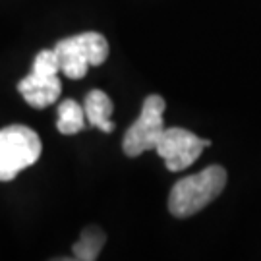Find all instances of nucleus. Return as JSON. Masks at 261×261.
Returning <instances> with one entry per match:
<instances>
[{
    "instance_id": "f257e3e1",
    "label": "nucleus",
    "mask_w": 261,
    "mask_h": 261,
    "mask_svg": "<svg viewBox=\"0 0 261 261\" xmlns=\"http://www.w3.org/2000/svg\"><path fill=\"white\" fill-rule=\"evenodd\" d=\"M224 186L226 170L219 165H211L197 174L178 180L168 196V211L178 219L192 217L221 196Z\"/></svg>"
},
{
    "instance_id": "f03ea898",
    "label": "nucleus",
    "mask_w": 261,
    "mask_h": 261,
    "mask_svg": "<svg viewBox=\"0 0 261 261\" xmlns=\"http://www.w3.org/2000/svg\"><path fill=\"white\" fill-rule=\"evenodd\" d=\"M41 140L37 132L14 124L0 130V182H10L21 170L33 167L41 157Z\"/></svg>"
},
{
    "instance_id": "7ed1b4c3",
    "label": "nucleus",
    "mask_w": 261,
    "mask_h": 261,
    "mask_svg": "<svg viewBox=\"0 0 261 261\" xmlns=\"http://www.w3.org/2000/svg\"><path fill=\"white\" fill-rule=\"evenodd\" d=\"M55 50L60 60V72L70 80H82L89 66H101L109 58V43L101 33L87 31L58 41Z\"/></svg>"
},
{
    "instance_id": "20e7f679",
    "label": "nucleus",
    "mask_w": 261,
    "mask_h": 261,
    "mask_svg": "<svg viewBox=\"0 0 261 261\" xmlns=\"http://www.w3.org/2000/svg\"><path fill=\"white\" fill-rule=\"evenodd\" d=\"M165 99L161 95H149L141 107L140 118L132 124L128 132L124 134L122 149L128 157H138L145 151L157 147V141L165 130Z\"/></svg>"
},
{
    "instance_id": "39448f33",
    "label": "nucleus",
    "mask_w": 261,
    "mask_h": 261,
    "mask_svg": "<svg viewBox=\"0 0 261 261\" xmlns=\"http://www.w3.org/2000/svg\"><path fill=\"white\" fill-rule=\"evenodd\" d=\"M211 141L197 138L196 134L184 128H165L157 141V151L165 159V167L170 172H180L196 163L201 151L209 147Z\"/></svg>"
},
{
    "instance_id": "423d86ee",
    "label": "nucleus",
    "mask_w": 261,
    "mask_h": 261,
    "mask_svg": "<svg viewBox=\"0 0 261 261\" xmlns=\"http://www.w3.org/2000/svg\"><path fill=\"white\" fill-rule=\"evenodd\" d=\"M18 91L33 109H47L58 101L62 93V82L58 75H43L31 72L18 84Z\"/></svg>"
},
{
    "instance_id": "0eeeda50",
    "label": "nucleus",
    "mask_w": 261,
    "mask_h": 261,
    "mask_svg": "<svg viewBox=\"0 0 261 261\" xmlns=\"http://www.w3.org/2000/svg\"><path fill=\"white\" fill-rule=\"evenodd\" d=\"M84 111L87 122L99 128V130L111 134L114 132V122H111V114L114 111V105L109 95L101 91V89H93L85 95L84 101Z\"/></svg>"
},
{
    "instance_id": "6e6552de",
    "label": "nucleus",
    "mask_w": 261,
    "mask_h": 261,
    "mask_svg": "<svg viewBox=\"0 0 261 261\" xmlns=\"http://www.w3.org/2000/svg\"><path fill=\"white\" fill-rule=\"evenodd\" d=\"M56 128L64 136H74L85 128V111L74 99H64L58 105V120Z\"/></svg>"
},
{
    "instance_id": "1a4fd4ad",
    "label": "nucleus",
    "mask_w": 261,
    "mask_h": 261,
    "mask_svg": "<svg viewBox=\"0 0 261 261\" xmlns=\"http://www.w3.org/2000/svg\"><path fill=\"white\" fill-rule=\"evenodd\" d=\"M107 242V234L99 226H87L84 232L80 234V240L72 246L74 259L93 261L99 257V252L103 250Z\"/></svg>"
},
{
    "instance_id": "9d476101",
    "label": "nucleus",
    "mask_w": 261,
    "mask_h": 261,
    "mask_svg": "<svg viewBox=\"0 0 261 261\" xmlns=\"http://www.w3.org/2000/svg\"><path fill=\"white\" fill-rule=\"evenodd\" d=\"M35 74H43V75H58L60 72V60H58V55L56 50H41L35 60H33V70Z\"/></svg>"
}]
</instances>
